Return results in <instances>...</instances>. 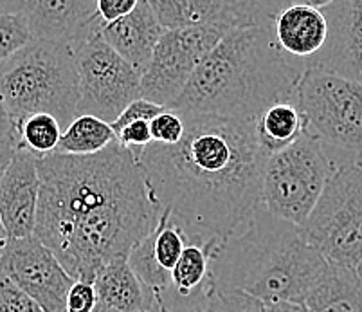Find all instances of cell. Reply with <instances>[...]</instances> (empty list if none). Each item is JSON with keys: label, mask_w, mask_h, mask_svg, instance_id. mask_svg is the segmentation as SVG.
Instances as JSON below:
<instances>
[{"label": "cell", "mask_w": 362, "mask_h": 312, "mask_svg": "<svg viewBox=\"0 0 362 312\" xmlns=\"http://www.w3.org/2000/svg\"><path fill=\"white\" fill-rule=\"evenodd\" d=\"M35 236L74 280L94 282L156 229L163 208L136 154L117 141L90 156L38 157Z\"/></svg>", "instance_id": "1"}, {"label": "cell", "mask_w": 362, "mask_h": 312, "mask_svg": "<svg viewBox=\"0 0 362 312\" xmlns=\"http://www.w3.org/2000/svg\"><path fill=\"white\" fill-rule=\"evenodd\" d=\"M180 114L179 143H150L136 157L151 197L179 222L189 242L223 241L262 206L267 156L252 121Z\"/></svg>", "instance_id": "2"}, {"label": "cell", "mask_w": 362, "mask_h": 312, "mask_svg": "<svg viewBox=\"0 0 362 312\" xmlns=\"http://www.w3.org/2000/svg\"><path fill=\"white\" fill-rule=\"evenodd\" d=\"M301 74L276 44L272 28H235L204 58L170 108L255 121L274 101L296 96Z\"/></svg>", "instance_id": "3"}, {"label": "cell", "mask_w": 362, "mask_h": 312, "mask_svg": "<svg viewBox=\"0 0 362 312\" xmlns=\"http://www.w3.org/2000/svg\"><path fill=\"white\" fill-rule=\"evenodd\" d=\"M327 269L328 262L298 226L263 206L211 253L215 289L242 291L267 305H303Z\"/></svg>", "instance_id": "4"}, {"label": "cell", "mask_w": 362, "mask_h": 312, "mask_svg": "<svg viewBox=\"0 0 362 312\" xmlns=\"http://www.w3.org/2000/svg\"><path fill=\"white\" fill-rule=\"evenodd\" d=\"M0 98L15 127L31 114L45 112L67 128L78 116L76 49L54 40H35L0 65Z\"/></svg>", "instance_id": "5"}, {"label": "cell", "mask_w": 362, "mask_h": 312, "mask_svg": "<svg viewBox=\"0 0 362 312\" xmlns=\"http://www.w3.org/2000/svg\"><path fill=\"white\" fill-rule=\"evenodd\" d=\"M305 134L342 163L362 152V83L317 67H307L296 87Z\"/></svg>", "instance_id": "6"}, {"label": "cell", "mask_w": 362, "mask_h": 312, "mask_svg": "<svg viewBox=\"0 0 362 312\" xmlns=\"http://www.w3.org/2000/svg\"><path fill=\"white\" fill-rule=\"evenodd\" d=\"M342 164L350 163H342L325 144L303 134L291 146L267 157L262 177V206L299 228Z\"/></svg>", "instance_id": "7"}, {"label": "cell", "mask_w": 362, "mask_h": 312, "mask_svg": "<svg viewBox=\"0 0 362 312\" xmlns=\"http://www.w3.org/2000/svg\"><path fill=\"white\" fill-rule=\"evenodd\" d=\"M299 231L330 265L357 269L362 260V170L357 164L335 170Z\"/></svg>", "instance_id": "8"}, {"label": "cell", "mask_w": 362, "mask_h": 312, "mask_svg": "<svg viewBox=\"0 0 362 312\" xmlns=\"http://www.w3.org/2000/svg\"><path fill=\"white\" fill-rule=\"evenodd\" d=\"M78 116L88 114L114 123L124 108L141 98V72L121 58L101 33L76 49Z\"/></svg>", "instance_id": "9"}, {"label": "cell", "mask_w": 362, "mask_h": 312, "mask_svg": "<svg viewBox=\"0 0 362 312\" xmlns=\"http://www.w3.org/2000/svg\"><path fill=\"white\" fill-rule=\"evenodd\" d=\"M231 29H235L231 24L222 22L164 31L141 74V98L170 108L204 58Z\"/></svg>", "instance_id": "10"}, {"label": "cell", "mask_w": 362, "mask_h": 312, "mask_svg": "<svg viewBox=\"0 0 362 312\" xmlns=\"http://www.w3.org/2000/svg\"><path fill=\"white\" fill-rule=\"evenodd\" d=\"M0 272L28 292L44 312H65L67 294L76 282L35 235L4 242Z\"/></svg>", "instance_id": "11"}, {"label": "cell", "mask_w": 362, "mask_h": 312, "mask_svg": "<svg viewBox=\"0 0 362 312\" xmlns=\"http://www.w3.org/2000/svg\"><path fill=\"white\" fill-rule=\"evenodd\" d=\"M328 35L308 67L362 83V0H334L321 9Z\"/></svg>", "instance_id": "12"}, {"label": "cell", "mask_w": 362, "mask_h": 312, "mask_svg": "<svg viewBox=\"0 0 362 312\" xmlns=\"http://www.w3.org/2000/svg\"><path fill=\"white\" fill-rule=\"evenodd\" d=\"M24 15L35 40H54L78 49L101 31L98 0H28Z\"/></svg>", "instance_id": "13"}, {"label": "cell", "mask_w": 362, "mask_h": 312, "mask_svg": "<svg viewBox=\"0 0 362 312\" xmlns=\"http://www.w3.org/2000/svg\"><path fill=\"white\" fill-rule=\"evenodd\" d=\"M38 193V157L25 149H16L0 179V220L8 238L35 235Z\"/></svg>", "instance_id": "14"}, {"label": "cell", "mask_w": 362, "mask_h": 312, "mask_svg": "<svg viewBox=\"0 0 362 312\" xmlns=\"http://www.w3.org/2000/svg\"><path fill=\"white\" fill-rule=\"evenodd\" d=\"M272 33L285 57L305 71L327 42L328 25L321 9L292 2L278 13Z\"/></svg>", "instance_id": "15"}, {"label": "cell", "mask_w": 362, "mask_h": 312, "mask_svg": "<svg viewBox=\"0 0 362 312\" xmlns=\"http://www.w3.org/2000/svg\"><path fill=\"white\" fill-rule=\"evenodd\" d=\"M103 40L110 45L121 58L143 74L151 60V54L164 35L163 25L157 21L156 13L148 0H139V4L128 15L121 16L101 28Z\"/></svg>", "instance_id": "16"}, {"label": "cell", "mask_w": 362, "mask_h": 312, "mask_svg": "<svg viewBox=\"0 0 362 312\" xmlns=\"http://www.w3.org/2000/svg\"><path fill=\"white\" fill-rule=\"evenodd\" d=\"M92 284L98 294V311L157 312L151 292L130 267L127 256L108 262Z\"/></svg>", "instance_id": "17"}, {"label": "cell", "mask_w": 362, "mask_h": 312, "mask_svg": "<svg viewBox=\"0 0 362 312\" xmlns=\"http://www.w3.org/2000/svg\"><path fill=\"white\" fill-rule=\"evenodd\" d=\"M303 305L310 312H362V278L357 269L328 264Z\"/></svg>", "instance_id": "18"}, {"label": "cell", "mask_w": 362, "mask_h": 312, "mask_svg": "<svg viewBox=\"0 0 362 312\" xmlns=\"http://www.w3.org/2000/svg\"><path fill=\"white\" fill-rule=\"evenodd\" d=\"M252 127L259 149L267 157L285 150L305 134V121L296 96L269 105L256 116Z\"/></svg>", "instance_id": "19"}, {"label": "cell", "mask_w": 362, "mask_h": 312, "mask_svg": "<svg viewBox=\"0 0 362 312\" xmlns=\"http://www.w3.org/2000/svg\"><path fill=\"white\" fill-rule=\"evenodd\" d=\"M164 31L199 28L207 24H231L222 0H148Z\"/></svg>", "instance_id": "20"}, {"label": "cell", "mask_w": 362, "mask_h": 312, "mask_svg": "<svg viewBox=\"0 0 362 312\" xmlns=\"http://www.w3.org/2000/svg\"><path fill=\"white\" fill-rule=\"evenodd\" d=\"M114 141H117V137L110 123L96 116L80 114L64 130L54 154L90 156V154H98L105 150Z\"/></svg>", "instance_id": "21"}, {"label": "cell", "mask_w": 362, "mask_h": 312, "mask_svg": "<svg viewBox=\"0 0 362 312\" xmlns=\"http://www.w3.org/2000/svg\"><path fill=\"white\" fill-rule=\"evenodd\" d=\"M16 149H25L36 157L54 154L64 128L54 116L45 112L31 114L16 125Z\"/></svg>", "instance_id": "22"}, {"label": "cell", "mask_w": 362, "mask_h": 312, "mask_svg": "<svg viewBox=\"0 0 362 312\" xmlns=\"http://www.w3.org/2000/svg\"><path fill=\"white\" fill-rule=\"evenodd\" d=\"M292 2L294 0H222L236 28H245V25L272 28L278 13Z\"/></svg>", "instance_id": "23"}, {"label": "cell", "mask_w": 362, "mask_h": 312, "mask_svg": "<svg viewBox=\"0 0 362 312\" xmlns=\"http://www.w3.org/2000/svg\"><path fill=\"white\" fill-rule=\"evenodd\" d=\"M33 40L24 13L0 15V65Z\"/></svg>", "instance_id": "24"}, {"label": "cell", "mask_w": 362, "mask_h": 312, "mask_svg": "<svg viewBox=\"0 0 362 312\" xmlns=\"http://www.w3.org/2000/svg\"><path fill=\"white\" fill-rule=\"evenodd\" d=\"M200 312H271V305L242 291L216 289Z\"/></svg>", "instance_id": "25"}, {"label": "cell", "mask_w": 362, "mask_h": 312, "mask_svg": "<svg viewBox=\"0 0 362 312\" xmlns=\"http://www.w3.org/2000/svg\"><path fill=\"white\" fill-rule=\"evenodd\" d=\"M151 143L175 144L179 143L184 134V117L182 114L173 108H164L163 112L157 114L150 121Z\"/></svg>", "instance_id": "26"}, {"label": "cell", "mask_w": 362, "mask_h": 312, "mask_svg": "<svg viewBox=\"0 0 362 312\" xmlns=\"http://www.w3.org/2000/svg\"><path fill=\"white\" fill-rule=\"evenodd\" d=\"M0 312H44V308L0 272Z\"/></svg>", "instance_id": "27"}, {"label": "cell", "mask_w": 362, "mask_h": 312, "mask_svg": "<svg viewBox=\"0 0 362 312\" xmlns=\"http://www.w3.org/2000/svg\"><path fill=\"white\" fill-rule=\"evenodd\" d=\"M98 307V294L92 282L76 280L67 294L65 312H94Z\"/></svg>", "instance_id": "28"}, {"label": "cell", "mask_w": 362, "mask_h": 312, "mask_svg": "<svg viewBox=\"0 0 362 312\" xmlns=\"http://www.w3.org/2000/svg\"><path fill=\"white\" fill-rule=\"evenodd\" d=\"M164 108L166 107L151 103V101L144 100V98H137V100L132 101V103L124 108L123 112L119 114V117L110 125L112 128H114V132H117V130H121L124 125L134 123V121H151L157 114L163 112Z\"/></svg>", "instance_id": "29"}, {"label": "cell", "mask_w": 362, "mask_h": 312, "mask_svg": "<svg viewBox=\"0 0 362 312\" xmlns=\"http://www.w3.org/2000/svg\"><path fill=\"white\" fill-rule=\"evenodd\" d=\"M116 137L121 146L132 150L134 154H139L144 146L151 143L150 121H134V123L124 125L121 130H117Z\"/></svg>", "instance_id": "30"}, {"label": "cell", "mask_w": 362, "mask_h": 312, "mask_svg": "<svg viewBox=\"0 0 362 312\" xmlns=\"http://www.w3.org/2000/svg\"><path fill=\"white\" fill-rule=\"evenodd\" d=\"M137 4L139 0H98V13L103 24H110L121 16L128 15Z\"/></svg>", "instance_id": "31"}, {"label": "cell", "mask_w": 362, "mask_h": 312, "mask_svg": "<svg viewBox=\"0 0 362 312\" xmlns=\"http://www.w3.org/2000/svg\"><path fill=\"white\" fill-rule=\"evenodd\" d=\"M0 146H18L16 143V128L9 117L8 108L0 98Z\"/></svg>", "instance_id": "32"}, {"label": "cell", "mask_w": 362, "mask_h": 312, "mask_svg": "<svg viewBox=\"0 0 362 312\" xmlns=\"http://www.w3.org/2000/svg\"><path fill=\"white\" fill-rule=\"evenodd\" d=\"M28 0H0V15H16L24 13Z\"/></svg>", "instance_id": "33"}, {"label": "cell", "mask_w": 362, "mask_h": 312, "mask_svg": "<svg viewBox=\"0 0 362 312\" xmlns=\"http://www.w3.org/2000/svg\"><path fill=\"white\" fill-rule=\"evenodd\" d=\"M15 150L16 146H0V179H2V175H4L6 170H8Z\"/></svg>", "instance_id": "34"}, {"label": "cell", "mask_w": 362, "mask_h": 312, "mask_svg": "<svg viewBox=\"0 0 362 312\" xmlns=\"http://www.w3.org/2000/svg\"><path fill=\"white\" fill-rule=\"evenodd\" d=\"M271 312H310L305 305L299 304H276L271 305Z\"/></svg>", "instance_id": "35"}, {"label": "cell", "mask_w": 362, "mask_h": 312, "mask_svg": "<svg viewBox=\"0 0 362 312\" xmlns=\"http://www.w3.org/2000/svg\"><path fill=\"white\" fill-rule=\"evenodd\" d=\"M294 2H303V4L312 6V8L322 9V8H327L330 2H334V0H294Z\"/></svg>", "instance_id": "36"}, {"label": "cell", "mask_w": 362, "mask_h": 312, "mask_svg": "<svg viewBox=\"0 0 362 312\" xmlns=\"http://www.w3.org/2000/svg\"><path fill=\"white\" fill-rule=\"evenodd\" d=\"M8 241V236H6V231H4V226H2V220H0V242Z\"/></svg>", "instance_id": "37"}, {"label": "cell", "mask_w": 362, "mask_h": 312, "mask_svg": "<svg viewBox=\"0 0 362 312\" xmlns=\"http://www.w3.org/2000/svg\"><path fill=\"white\" fill-rule=\"evenodd\" d=\"M355 164H357L358 168H361V170H362V152H361V154H358V156H357V161H355Z\"/></svg>", "instance_id": "38"}, {"label": "cell", "mask_w": 362, "mask_h": 312, "mask_svg": "<svg viewBox=\"0 0 362 312\" xmlns=\"http://www.w3.org/2000/svg\"><path fill=\"white\" fill-rule=\"evenodd\" d=\"M357 272H358V277L362 278V260H361V264L357 265Z\"/></svg>", "instance_id": "39"}, {"label": "cell", "mask_w": 362, "mask_h": 312, "mask_svg": "<svg viewBox=\"0 0 362 312\" xmlns=\"http://www.w3.org/2000/svg\"><path fill=\"white\" fill-rule=\"evenodd\" d=\"M4 242H0V255H2V248H4Z\"/></svg>", "instance_id": "40"}, {"label": "cell", "mask_w": 362, "mask_h": 312, "mask_svg": "<svg viewBox=\"0 0 362 312\" xmlns=\"http://www.w3.org/2000/svg\"><path fill=\"white\" fill-rule=\"evenodd\" d=\"M94 312H101V311H98V308H96V311H94Z\"/></svg>", "instance_id": "41"}]
</instances>
